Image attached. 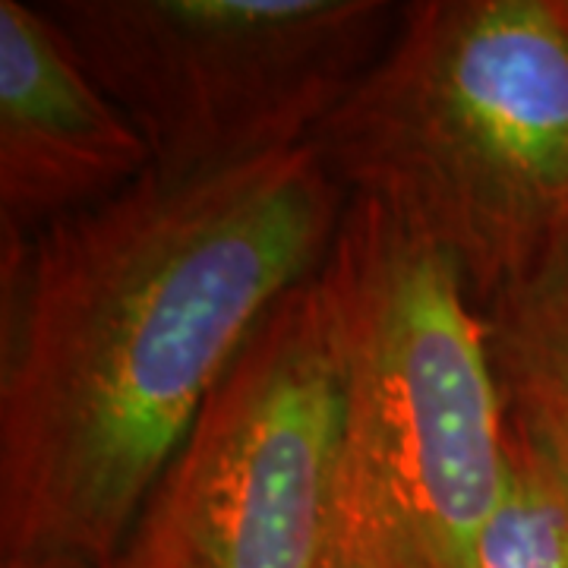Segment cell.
Here are the masks:
<instances>
[{
  "instance_id": "1",
  "label": "cell",
  "mask_w": 568,
  "mask_h": 568,
  "mask_svg": "<svg viewBox=\"0 0 568 568\" xmlns=\"http://www.w3.org/2000/svg\"><path fill=\"white\" fill-rule=\"evenodd\" d=\"M347 193L313 142L149 171L0 241V562L108 568L250 335L323 268Z\"/></svg>"
},
{
  "instance_id": "2",
  "label": "cell",
  "mask_w": 568,
  "mask_h": 568,
  "mask_svg": "<svg viewBox=\"0 0 568 568\" xmlns=\"http://www.w3.org/2000/svg\"><path fill=\"white\" fill-rule=\"evenodd\" d=\"M484 313L568 253V0H417L313 136Z\"/></svg>"
},
{
  "instance_id": "3",
  "label": "cell",
  "mask_w": 568,
  "mask_h": 568,
  "mask_svg": "<svg viewBox=\"0 0 568 568\" xmlns=\"http://www.w3.org/2000/svg\"><path fill=\"white\" fill-rule=\"evenodd\" d=\"M342 347L325 568H484L508 420L458 268L347 200L323 263Z\"/></svg>"
},
{
  "instance_id": "4",
  "label": "cell",
  "mask_w": 568,
  "mask_h": 568,
  "mask_svg": "<svg viewBox=\"0 0 568 568\" xmlns=\"http://www.w3.org/2000/svg\"><path fill=\"white\" fill-rule=\"evenodd\" d=\"M152 152L205 178L316 136L383 54L386 0H51L41 3Z\"/></svg>"
},
{
  "instance_id": "5",
  "label": "cell",
  "mask_w": 568,
  "mask_h": 568,
  "mask_svg": "<svg viewBox=\"0 0 568 568\" xmlns=\"http://www.w3.org/2000/svg\"><path fill=\"white\" fill-rule=\"evenodd\" d=\"M338 402L320 268L250 335L108 568H325Z\"/></svg>"
},
{
  "instance_id": "6",
  "label": "cell",
  "mask_w": 568,
  "mask_h": 568,
  "mask_svg": "<svg viewBox=\"0 0 568 568\" xmlns=\"http://www.w3.org/2000/svg\"><path fill=\"white\" fill-rule=\"evenodd\" d=\"M152 168L140 130L44 7L0 0V241L111 203Z\"/></svg>"
},
{
  "instance_id": "7",
  "label": "cell",
  "mask_w": 568,
  "mask_h": 568,
  "mask_svg": "<svg viewBox=\"0 0 568 568\" xmlns=\"http://www.w3.org/2000/svg\"><path fill=\"white\" fill-rule=\"evenodd\" d=\"M511 433L568 477V253L484 310Z\"/></svg>"
},
{
  "instance_id": "8",
  "label": "cell",
  "mask_w": 568,
  "mask_h": 568,
  "mask_svg": "<svg viewBox=\"0 0 568 568\" xmlns=\"http://www.w3.org/2000/svg\"><path fill=\"white\" fill-rule=\"evenodd\" d=\"M484 568H568V477L508 429V470L480 552Z\"/></svg>"
},
{
  "instance_id": "9",
  "label": "cell",
  "mask_w": 568,
  "mask_h": 568,
  "mask_svg": "<svg viewBox=\"0 0 568 568\" xmlns=\"http://www.w3.org/2000/svg\"><path fill=\"white\" fill-rule=\"evenodd\" d=\"M0 568H73V566H44V562H0Z\"/></svg>"
}]
</instances>
